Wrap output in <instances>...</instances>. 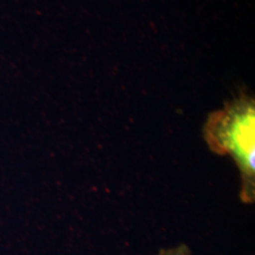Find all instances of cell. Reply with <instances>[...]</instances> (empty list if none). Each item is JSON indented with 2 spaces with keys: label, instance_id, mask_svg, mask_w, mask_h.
Segmentation results:
<instances>
[{
  "label": "cell",
  "instance_id": "obj_1",
  "mask_svg": "<svg viewBox=\"0 0 255 255\" xmlns=\"http://www.w3.org/2000/svg\"><path fill=\"white\" fill-rule=\"evenodd\" d=\"M255 105L250 96L228 103L209 116L205 138L212 151L229 155L240 171V199L246 205L255 200Z\"/></svg>",
  "mask_w": 255,
  "mask_h": 255
},
{
  "label": "cell",
  "instance_id": "obj_2",
  "mask_svg": "<svg viewBox=\"0 0 255 255\" xmlns=\"http://www.w3.org/2000/svg\"><path fill=\"white\" fill-rule=\"evenodd\" d=\"M157 255H193L190 248L187 245H178L176 247L167 248V250H161Z\"/></svg>",
  "mask_w": 255,
  "mask_h": 255
}]
</instances>
